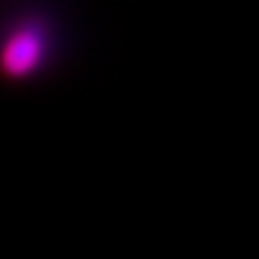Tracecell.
<instances>
[{"instance_id":"cell-1","label":"cell","mask_w":259,"mask_h":259,"mask_svg":"<svg viewBox=\"0 0 259 259\" xmlns=\"http://www.w3.org/2000/svg\"><path fill=\"white\" fill-rule=\"evenodd\" d=\"M48 58V33L38 20L15 25L0 46V76L8 81H25L40 71Z\"/></svg>"}]
</instances>
